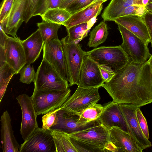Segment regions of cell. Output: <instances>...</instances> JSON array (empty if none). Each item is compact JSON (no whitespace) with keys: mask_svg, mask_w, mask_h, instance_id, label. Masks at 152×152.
Masks as SVG:
<instances>
[{"mask_svg":"<svg viewBox=\"0 0 152 152\" xmlns=\"http://www.w3.org/2000/svg\"><path fill=\"white\" fill-rule=\"evenodd\" d=\"M68 135L77 152H118L110 130L100 123Z\"/></svg>","mask_w":152,"mask_h":152,"instance_id":"cell-2","label":"cell"},{"mask_svg":"<svg viewBox=\"0 0 152 152\" xmlns=\"http://www.w3.org/2000/svg\"><path fill=\"white\" fill-rule=\"evenodd\" d=\"M15 74V73L14 69L6 62L0 65V83L12 77Z\"/></svg>","mask_w":152,"mask_h":152,"instance_id":"cell-37","label":"cell"},{"mask_svg":"<svg viewBox=\"0 0 152 152\" xmlns=\"http://www.w3.org/2000/svg\"><path fill=\"white\" fill-rule=\"evenodd\" d=\"M20 70V81L23 83L29 84L31 82L34 83L36 79V73L33 66L30 64H26Z\"/></svg>","mask_w":152,"mask_h":152,"instance_id":"cell-30","label":"cell"},{"mask_svg":"<svg viewBox=\"0 0 152 152\" xmlns=\"http://www.w3.org/2000/svg\"><path fill=\"white\" fill-rule=\"evenodd\" d=\"M16 99L20 106L22 113L20 133L25 141L38 127L37 120V115L31 96L24 94L18 95Z\"/></svg>","mask_w":152,"mask_h":152,"instance_id":"cell-11","label":"cell"},{"mask_svg":"<svg viewBox=\"0 0 152 152\" xmlns=\"http://www.w3.org/2000/svg\"><path fill=\"white\" fill-rule=\"evenodd\" d=\"M71 15L66 9L57 7L48 10L41 16L42 21L63 25Z\"/></svg>","mask_w":152,"mask_h":152,"instance_id":"cell-26","label":"cell"},{"mask_svg":"<svg viewBox=\"0 0 152 152\" xmlns=\"http://www.w3.org/2000/svg\"><path fill=\"white\" fill-rule=\"evenodd\" d=\"M148 0H143V3L144 5H145L148 2Z\"/></svg>","mask_w":152,"mask_h":152,"instance_id":"cell-47","label":"cell"},{"mask_svg":"<svg viewBox=\"0 0 152 152\" xmlns=\"http://www.w3.org/2000/svg\"><path fill=\"white\" fill-rule=\"evenodd\" d=\"M137 120L143 133L148 139L149 138L148 126L146 120L140 110V107H138L136 110Z\"/></svg>","mask_w":152,"mask_h":152,"instance_id":"cell-36","label":"cell"},{"mask_svg":"<svg viewBox=\"0 0 152 152\" xmlns=\"http://www.w3.org/2000/svg\"><path fill=\"white\" fill-rule=\"evenodd\" d=\"M108 34L107 23L105 21H102L90 32L88 45L89 47H97L106 41Z\"/></svg>","mask_w":152,"mask_h":152,"instance_id":"cell-25","label":"cell"},{"mask_svg":"<svg viewBox=\"0 0 152 152\" xmlns=\"http://www.w3.org/2000/svg\"><path fill=\"white\" fill-rule=\"evenodd\" d=\"M113 102L141 107L152 103L150 72L147 65L129 63L102 86Z\"/></svg>","mask_w":152,"mask_h":152,"instance_id":"cell-1","label":"cell"},{"mask_svg":"<svg viewBox=\"0 0 152 152\" xmlns=\"http://www.w3.org/2000/svg\"><path fill=\"white\" fill-rule=\"evenodd\" d=\"M4 50L6 62L14 69L16 74L19 73L26 64L21 40L18 37H8L5 42Z\"/></svg>","mask_w":152,"mask_h":152,"instance_id":"cell-14","label":"cell"},{"mask_svg":"<svg viewBox=\"0 0 152 152\" xmlns=\"http://www.w3.org/2000/svg\"><path fill=\"white\" fill-rule=\"evenodd\" d=\"M60 0H40L34 16H41L48 10L59 7Z\"/></svg>","mask_w":152,"mask_h":152,"instance_id":"cell-32","label":"cell"},{"mask_svg":"<svg viewBox=\"0 0 152 152\" xmlns=\"http://www.w3.org/2000/svg\"><path fill=\"white\" fill-rule=\"evenodd\" d=\"M34 88L42 91H61L68 89V82L64 80L53 66L43 58L36 72Z\"/></svg>","mask_w":152,"mask_h":152,"instance_id":"cell-7","label":"cell"},{"mask_svg":"<svg viewBox=\"0 0 152 152\" xmlns=\"http://www.w3.org/2000/svg\"><path fill=\"white\" fill-rule=\"evenodd\" d=\"M72 80L71 86L78 85L80 72L85 55L78 43L72 42L66 36L61 40Z\"/></svg>","mask_w":152,"mask_h":152,"instance_id":"cell-10","label":"cell"},{"mask_svg":"<svg viewBox=\"0 0 152 152\" xmlns=\"http://www.w3.org/2000/svg\"><path fill=\"white\" fill-rule=\"evenodd\" d=\"M119 106L133 139L142 150L151 147V142L143 133L137 120L136 110L138 106L128 104H119Z\"/></svg>","mask_w":152,"mask_h":152,"instance_id":"cell-12","label":"cell"},{"mask_svg":"<svg viewBox=\"0 0 152 152\" xmlns=\"http://www.w3.org/2000/svg\"><path fill=\"white\" fill-rule=\"evenodd\" d=\"M107 0H94L92 4L99 1H103L104 2L106 1Z\"/></svg>","mask_w":152,"mask_h":152,"instance_id":"cell-46","label":"cell"},{"mask_svg":"<svg viewBox=\"0 0 152 152\" xmlns=\"http://www.w3.org/2000/svg\"><path fill=\"white\" fill-rule=\"evenodd\" d=\"M12 77H10L0 83V102L4 94L7 85Z\"/></svg>","mask_w":152,"mask_h":152,"instance_id":"cell-41","label":"cell"},{"mask_svg":"<svg viewBox=\"0 0 152 152\" xmlns=\"http://www.w3.org/2000/svg\"><path fill=\"white\" fill-rule=\"evenodd\" d=\"M141 6L142 5H133L127 7L121 12L118 17L129 15H137V9Z\"/></svg>","mask_w":152,"mask_h":152,"instance_id":"cell-40","label":"cell"},{"mask_svg":"<svg viewBox=\"0 0 152 152\" xmlns=\"http://www.w3.org/2000/svg\"><path fill=\"white\" fill-rule=\"evenodd\" d=\"M117 25L122 38V43L120 45L130 62L136 64L145 63L151 55L148 45L126 28L120 24Z\"/></svg>","mask_w":152,"mask_h":152,"instance_id":"cell-5","label":"cell"},{"mask_svg":"<svg viewBox=\"0 0 152 152\" xmlns=\"http://www.w3.org/2000/svg\"><path fill=\"white\" fill-rule=\"evenodd\" d=\"M45 42L38 28L26 39L21 40L26 64L33 63L39 58Z\"/></svg>","mask_w":152,"mask_h":152,"instance_id":"cell-21","label":"cell"},{"mask_svg":"<svg viewBox=\"0 0 152 152\" xmlns=\"http://www.w3.org/2000/svg\"><path fill=\"white\" fill-rule=\"evenodd\" d=\"M114 21L138 37L147 45L150 42L148 29L142 16L132 15L118 17Z\"/></svg>","mask_w":152,"mask_h":152,"instance_id":"cell-17","label":"cell"},{"mask_svg":"<svg viewBox=\"0 0 152 152\" xmlns=\"http://www.w3.org/2000/svg\"><path fill=\"white\" fill-rule=\"evenodd\" d=\"M94 0H77L72 3L65 9L72 15L92 4Z\"/></svg>","mask_w":152,"mask_h":152,"instance_id":"cell-34","label":"cell"},{"mask_svg":"<svg viewBox=\"0 0 152 152\" xmlns=\"http://www.w3.org/2000/svg\"><path fill=\"white\" fill-rule=\"evenodd\" d=\"M57 124L50 129L63 132L67 134L82 130L100 123L98 120L88 122L80 119L78 116H69L59 109L57 113Z\"/></svg>","mask_w":152,"mask_h":152,"instance_id":"cell-15","label":"cell"},{"mask_svg":"<svg viewBox=\"0 0 152 152\" xmlns=\"http://www.w3.org/2000/svg\"><path fill=\"white\" fill-rule=\"evenodd\" d=\"M145 7L148 11L152 13V2L147 3L145 5Z\"/></svg>","mask_w":152,"mask_h":152,"instance_id":"cell-45","label":"cell"},{"mask_svg":"<svg viewBox=\"0 0 152 152\" xmlns=\"http://www.w3.org/2000/svg\"><path fill=\"white\" fill-rule=\"evenodd\" d=\"M77 0H60L59 8L66 9L72 3Z\"/></svg>","mask_w":152,"mask_h":152,"instance_id":"cell-43","label":"cell"},{"mask_svg":"<svg viewBox=\"0 0 152 152\" xmlns=\"http://www.w3.org/2000/svg\"><path fill=\"white\" fill-rule=\"evenodd\" d=\"M0 46L4 47L5 42L9 37L0 26Z\"/></svg>","mask_w":152,"mask_h":152,"instance_id":"cell-42","label":"cell"},{"mask_svg":"<svg viewBox=\"0 0 152 152\" xmlns=\"http://www.w3.org/2000/svg\"><path fill=\"white\" fill-rule=\"evenodd\" d=\"M40 0H26L23 15L24 21L26 23L34 16Z\"/></svg>","mask_w":152,"mask_h":152,"instance_id":"cell-33","label":"cell"},{"mask_svg":"<svg viewBox=\"0 0 152 152\" xmlns=\"http://www.w3.org/2000/svg\"><path fill=\"white\" fill-rule=\"evenodd\" d=\"M43 58L48 61L64 80L71 86L72 80L61 40L52 39L45 42Z\"/></svg>","mask_w":152,"mask_h":152,"instance_id":"cell-8","label":"cell"},{"mask_svg":"<svg viewBox=\"0 0 152 152\" xmlns=\"http://www.w3.org/2000/svg\"><path fill=\"white\" fill-rule=\"evenodd\" d=\"M152 2V0H148V3H150Z\"/></svg>","mask_w":152,"mask_h":152,"instance_id":"cell-48","label":"cell"},{"mask_svg":"<svg viewBox=\"0 0 152 152\" xmlns=\"http://www.w3.org/2000/svg\"><path fill=\"white\" fill-rule=\"evenodd\" d=\"M59 108L53 109L44 114L42 118V128L44 129H49L52 127L56 125L58 122L57 113Z\"/></svg>","mask_w":152,"mask_h":152,"instance_id":"cell-31","label":"cell"},{"mask_svg":"<svg viewBox=\"0 0 152 152\" xmlns=\"http://www.w3.org/2000/svg\"><path fill=\"white\" fill-rule=\"evenodd\" d=\"M103 106L104 111L98 119L100 124L109 130L113 126H117L129 133L119 104L112 101L106 104Z\"/></svg>","mask_w":152,"mask_h":152,"instance_id":"cell-16","label":"cell"},{"mask_svg":"<svg viewBox=\"0 0 152 152\" xmlns=\"http://www.w3.org/2000/svg\"><path fill=\"white\" fill-rule=\"evenodd\" d=\"M104 107L97 103L93 104L83 110L79 115L83 121L90 122L98 120L104 111Z\"/></svg>","mask_w":152,"mask_h":152,"instance_id":"cell-29","label":"cell"},{"mask_svg":"<svg viewBox=\"0 0 152 152\" xmlns=\"http://www.w3.org/2000/svg\"><path fill=\"white\" fill-rule=\"evenodd\" d=\"M104 83L98 64L85 55L80 70L78 86L99 88Z\"/></svg>","mask_w":152,"mask_h":152,"instance_id":"cell-13","label":"cell"},{"mask_svg":"<svg viewBox=\"0 0 152 152\" xmlns=\"http://www.w3.org/2000/svg\"><path fill=\"white\" fill-rule=\"evenodd\" d=\"M49 130L53 138L56 152H77L68 134L57 130Z\"/></svg>","mask_w":152,"mask_h":152,"instance_id":"cell-24","label":"cell"},{"mask_svg":"<svg viewBox=\"0 0 152 152\" xmlns=\"http://www.w3.org/2000/svg\"><path fill=\"white\" fill-rule=\"evenodd\" d=\"M91 28L88 22H86L66 28L67 39L70 42L78 43L87 36Z\"/></svg>","mask_w":152,"mask_h":152,"instance_id":"cell-27","label":"cell"},{"mask_svg":"<svg viewBox=\"0 0 152 152\" xmlns=\"http://www.w3.org/2000/svg\"><path fill=\"white\" fill-rule=\"evenodd\" d=\"M103 3V1H99L91 4L72 15L63 25L68 28L77 24L88 22L100 14L102 9Z\"/></svg>","mask_w":152,"mask_h":152,"instance_id":"cell-22","label":"cell"},{"mask_svg":"<svg viewBox=\"0 0 152 152\" xmlns=\"http://www.w3.org/2000/svg\"><path fill=\"white\" fill-rule=\"evenodd\" d=\"M1 140L3 152H19L20 145L17 141L13 134L11 120L7 110L1 116Z\"/></svg>","mask_w":152,"mask_h":152,"instance_id":"cell-20","label":"cell"},{"mask_svg":"<svg viewBox=\"0 0 152 152\" xmlns=\"http://www.w3.org/2000/svg\"><path fill=\"white\" fill-rule=\"evenodd\" d=\"M98 66L104 83L108 82L114 76L115 72L111 68L106 66L98 65Z\"/></svg>","mask_w":152,"mask_h":152,"instance_id":"cell-38","label":"cell"},{"mask_svg":"<svg viewBox=\"0 0 152 152\" xmlns=\"http://www.w3.org/2000/svg\"><path fill=\"white\" fill-rule=\"evenodd\" d=\"M110 140L118 152H142L143 150L130 134L117 126L110 129Z\"/></svg>","mask_w":152,"mask_h":152,"instance_id":"cell-19","label":"cell"},{"mask_svg":"<svg viewBox=\"0 0 152 152\" xmlns=\"http://www.w3.org/2000/svg\"><path fill=\"white\" fill-rule=\"evenodd\" d=\"M133 5H144L143 0H111L105 8L102 17L105 21H114L126 8Z\"/></svg>","mask_w":152,"mask_h":152,"instance_id":"cell-23","label":"cell"},{"mask_svg":"<svg viewBox=\"0 0 152 152\" xmlns=\"http://www.w3.org/2000/svg\"><path fill=\"white\" fill-rule=\"evenodd\" d=\"M98 65H104L111 68L116 73L130 62L121 45L102 46L85 52Z\"/></svg>","mask_w":152,"mask_h":152,"instance_id":"cell-4","label":"cell"},{"mask_svg":"<svg viewBox=\"0 0 152 152\" xmlns=\"http://www.w3.org/2000/svg\"><path fill=\"white\" fill-rule=\"evenodd\" d=\"M99 88L78 86L74 93L68 98L60 109L67 115L79 116L83 110L99 101Z\"/></svg>","mask_w":152,"mask_h":152,"instance_id":"cell-3","label":"cell"},{"mask_svg":"<svg viewBox=\"0 0 152 152\" xmlns=\"http://www.w3.org/2000/svg\"><path fill=\"white\" fill-rule=\"evenodd\" d=\"M147 61L148 63L150 69V73H151V87L152 89V55L148 59Z\"/></svg>","mask_w":152,"mask_h":152,"instance_id":"cell-44","label":"cell"},{"mask_svg":"<svg viewBox=\"0 0 152 152\" xmlns=\"http://www.w3.org/2000/svg\"><path fill=\"white\" fill-rule=\"evenodd\" d=\"M26 0H15L8 16L0 25L5 33L18 38L17 31L24 21L23 15Z\"/></svg>","mask_w":152,"mask_h":152,"instance_id":"cell-18","label":"cell"},{"mask_svg":"<svg viewBox=\"0 0 152 152\" xmlns=\"http://www.w3.org/2000/svg\"><path fill=\"white\" fill-rule=\"evenodd\" d=\"M142 17L148 29L152 47V13L146 10Z\"/></svg>","mask_w":152,"mask_h":152,"instance_id":"cell-39","label":"cell"},{"mask_svg":"<svg viewBox=\"0 0 152 152\" xmlns=\"http://www.w3.org/2000/svg\"><path fill=\"white\" fill-rule=\"evenodd\" d=\"M37 25L45 42L52 39H58V31L61 24L42 21Z\"/></svg>","mask_w":152,"mask_h":152,"instance_id":"cell-28","label":"cell"},{"mask_svg":"<svg viewBox=\"0 0 152 152\" xmlns=\"http://www.w3.org/2000/svg\"><path fill=\"white\" fill-rule=\"evenodd\" d=\"M15 0H2L1 4L0 23H2L8 16L13 5Z\"/></svg>","mask_w":152,"mask_h":152,"instance_id":"cell-35","label":"cell"},{"mask_svg":"<svg viewBox=\"0 0 152 152\" xmlns=\"http://www.w3.org/2000/svg\"><path fill=\"white\" fill-rule=\"evenodd\" d=\"M19 152H56L53 137L49 129L38 127L20 145Z\"/></svg>","mask_w":152,"mask_h":152,"instance_id":"cell-9","label":"cell"},{"mask_svg":"<svg viewBox=\"0 0 152 152\" xmlns=\"http://www.w3.org/2000/svg\"><path fill=\"white\" fill-rule=\"evenodd\" d=\"M70 90L42 91L34 89L33 103L37 115H44L61 107L69 96Z\"/></svg>","mask_w":152,"mask_h":152,"instance_id":"cell-6","label":"cell"}]
</instances>
